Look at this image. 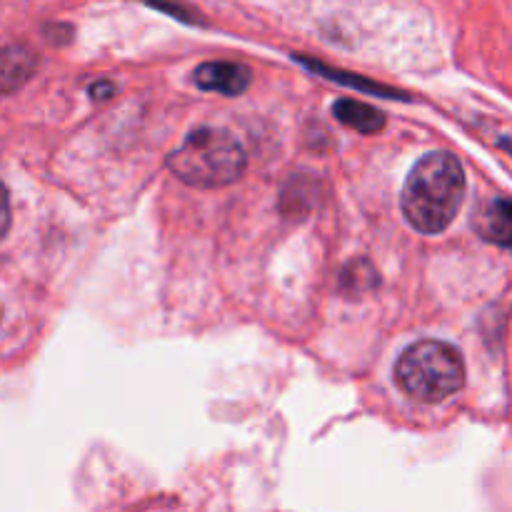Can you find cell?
<instances>
[{"label": "cell", "mask_w": 512, "mask_h": 512, "mask_svg": "<svg viewBox=\"0 0 512 512\" xmlns=\"http://www.w3.org/2000/svg\"><path fill=\"white\" fill-rule=\"evenodd\" d=\"M378 285V275L370 268L368 263H353L350 268L343 270V290L348 293H365V290L375 288Z\"/></svg>", "instance_id": "obj_8"}, {"label": "cell", "mask_w": 512, "mask_h": 512, "mask_svg": "<svg viewBox=\"0 0 512 512\" xmlns=\"http://www.w3.org/2000/svg\"><path fill=\"white\" fill-rule=\"evenodd\" d=\"M475 230L488 243L512 250V198H490L478 208L473 218Z\"/></svg>", "instance_id": "obj_5"}, {"label": "cell", "mask_w": 512, "mask_h": 512, "mask_svg": "<svg viewBox=\"0 0 512 512\" xmlns=\"http://www.w3.org/2000/svg\"><path fill=\"white\" fill-rule=\"evenodd\" d=\"M305 65H310V68L313 70H318V73H323L325 78H333V80H343V83H350V85H358V88H365V90H373L375 95H388V98H395L393 93H390V90H385V88H380V85H373V83H368V80H350L348 75H340L338 70H328L325 68V65H320V63H310V60H303Z\"/></svg>", "instance_id": "obj_9"}, {"label": "cell", "mask_w": 512, "mask_h": 512, "mask_svg": "<svg viewBox=\"0 0 512 512\" xmlns=\"http://www.w3.org/2000/svg\"><path fill=\"white\" fill-rule=\"evenodd\" d=\"M195 85L203 90H213V93L223 95H240L248 90L250 70L240 63H230V60H210L203 63L200 68H195L193 75Z\"/></svg>", "instance_id": "obj_4"}, {"label": "cell", "mask_w": 512, "mask_h": 512, "mask_svg": "<svg viewBox=\"0 0 512 512\" xmlns=\"http://www.w3.org/2000/svg\"><path fill=\"white\" fill-rule=\"evenodd\" d=\"M170 170L190 188L215 190L240 180L245 173V150L228 130L198 128L168 158Z\"/></svg>", "instance_id": "obj_2"}, {"label": "cell", "mask_w": 512, "mask_h": 512, "mask_svg": "<svg viewBox=\"0 0 512 512\" xmlns=\"http://www.w3.org/2000/svg\"><path fill=\"white\" fill-rule=\"evenodd\" d=\"M143 3H148V5H153V8H160V10H165V13H170V15H175V18H180V20H195L193 15H190V10L185 8L183 3H178V0H143Z\"/></svg>", "instance_id": "obj_10"}, {"label": "cell", "mask_w": 512, "mask_h": 512, "mask_svg": "<svg viewBox=\"0 0 512 512\" xmlns=\"http://www.w3.org/2000/svg\"><path fill=\"white\" fill-rule=\"evenodd\" d=\"M465 198V173L453 153H430L415 163L400 195V208L410 228L440 235L458 218Z\"/></svg>", "instance_id": "obj_1"}, {"label": "cell", "mask_w": 512, "mask_h": 512, "mask_svg": "<svg viewBox=\"0 0 512 512\" xmlns=\"http://www.w3.org/2000/svg\"><path fill=\"white\" fill-rule=\"evenodd\" d=\"M395 380L413 400L443 403L465 385L463 355L443 340H420L400 355Z\"/></svg>", "instance_id": "obj_3"}, {"label": "cell", "mask_w": 512, "mask_h": 512, "mask_svg": "<svg viewBox=\"0 0 512 512\" xmlns=\"http://www.w3.org/2000/svg\"><path fill=\"white\" fill-rule=\"evenodd\" d=\"M90 93H93V98H110V95H113V85H110V83H95L93 88H90Z\"/></svg>", "instance_id": "obj_11"}, {"label": "cell", "mask_w": 512, "mask_h": 512, "mask_svg": "<svg viewBox=\"0 0 512 512\" xmlns=\"http://www.w3.org/2000/svg\"><path fill=\"white\" fill-rule=\"evenodd\" d=\"M35 70V58L23 48H5L3 53V90L5 93H13L20 83L33 75Z\"/></svg>", "instance_id": "obj_7"}, {"label": "cell", "mask_w": 512, "mask_h": 512, "mask_svg": "<svg viewBox=\"0 0 512 512\" xmlns=\"http://www.w3.org/2000/svg\"><path fill=\"white\" fill-rule=\"evenodd\" d=\"M333 115L343 125H348V128L365 135H373L385 128V115L380 113V110H375L373 105H365L353 98H340L338 103L333 105Z\"/></svg>", "instance_id": "obj_6"}]
</instances>
